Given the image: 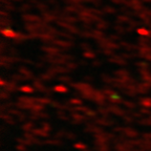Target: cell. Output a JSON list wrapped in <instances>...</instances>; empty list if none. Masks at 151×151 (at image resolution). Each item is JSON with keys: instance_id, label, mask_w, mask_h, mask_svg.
I'll use <instances>...</instances> for the list:
<instances>
[{"instance_id": "obj_1", "label": "cell", "mask_w": 151, "mask_h": 151, "mask_svg": "<svg viewBox=\"0 0 151 151\" xmlns=\"http://www.w3.org/2000/svg\"><path fill=\"white\" fill-rule=\"evenodd\" d=\"M3 33H6V34H4L5 36H9V37H12V36H13V32H11V31H9H9H6V32L4 31Z\"/></svg>"}]
</instances>
